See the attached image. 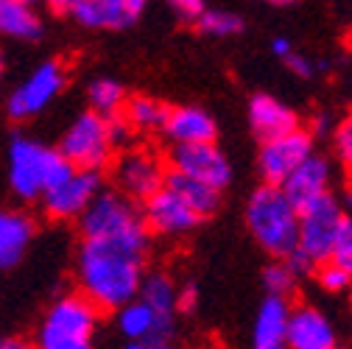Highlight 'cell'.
Returning a JSON list of instances; mask_svg holds the SVG:
<instances>
[{
    "label": "cell",
    "instance_id": "obj_1",
    "mask_svg": "<svg viewBox=\"0 0 352 349\" xmlns=\"http://www.w3.org/2000/svg\"><path fill=\"white\" fill-rule=\"evenodd\" d=\"M143 257L118 246L84 240L78 249V285L98 311H123L143 291Z\"/></svg>",
    "mask_w": 352,
    "mask_h": 349
},
{
    "label": "cell",
    "instance_id": "obj_2",
    "mask_svg": "<svg viewBox=\"0 0 352 349\" xmlns=\"http://www.w3.org/2000/svg\"><path fill=\"white\" fill-rule=\"evenodd\" d=\"M73 173L76 168L62 157L59 148H48L23 135H17L9 146V185L23 201L45 199Z\"/></svg>",
    "mask_w": 352,
    "mask_h": 349
},
{
    "label": "cell",
    "instance_id": "obj_3",
    "mask_svg": "<svg viewBox=\"0 0 352 349\" xmlns=\"http://www.w3.org/2000/svg\"><path fill=\"white\" fill-rule=\"evenodd\" d=\"M81 238L93 243H107L146 257L148 251V224L120 193H101L96 204L81 218Z\"/></svg>",
    "mask_w": 352,
    "mask_h": 349
},
{
    "label": "cell",
    "instance_id": "obj_4",
    "mask_svg": "<svg viewBox=\"0 0 352 349\" xmlns=\"http://www.w3.org/2000/svg\"><path fill=\"white\" fill-rule=\"evenodd\" d=\"M246 224L254 240L274 257L285 260L299 249V207L283 188H257L246 207Z\"/></svg>",
    "mask_w": 352,
    "mask_h": 349
},
{
    "label": "cell",
    "instance_id": "obj_5",
    "mask_svg": "<svg viewBox=\"0 0 352 349\" xmlns=\"http://www.w3.org/2000/svg\"><path fill=\"white\" fill-rule=\"evenodd\" d=\"M98 308L81 296H62L36 330V349H93Z\"/></svg>",
    "mask_w": 352,
    "mask_h": 349
},
{
    "label": "cell",
    "instance_id": "obj_6",
    "mask_svg": "<svg viewBox=\"0 0 352 349\" xmlns=\"http://www.w3.org/2000/svg\"><path fill=\"white\" fill-rule=\"evenodd\" d=\"M59 151L76 170L98 173L101 168H107L112 159V151H115L109 117H101L96 112L78 115L65 132Z\"/></svg>",
    "mask_w": 352,
    "mask_h": 349
},
{
    "label": "cell",
    "instance_id": "obj_7",
    "mask_svg": "<svg viewBox=\"0 0 352 349\" xmlns=\"http://www.w3.org/2000/svg\"><path fill=\"white\" fill-rule=\"evenodd\" d=\"M344 221H346V215L341 212L333 196H324L314 204L302 207L299 210V249L311 260H316V266L330 263Z\"/></svg>",
    "mask_w": 352,
    "mask_h": 349
},
{
    "label": "cell",
    "instance_id": "obj_8",
    "mask_svg": "<svg viewBox=\"0 0 352 349\" xmlns=\"http://www.w3.org/2000/svg\"><path fill=\"white\" fill-rule=\"evenodd\" d=\"M115 182L123 190V196L138 199V201H148L160 190H165L168 170H165L162 159L148 148L126 151L115 165Z\"/></svg>",
    "mask_w": 352,
    "mask_h": 349
},
{
    "label": "cell",
    "instance_id": "obj_9",
    "mask_svg": "<svg viewBox=\"0 0 352 349\" xmlns=\"http://www.w3.org/2000/svg\"><path fill=\"white\" fill-rule=\"evenodd\" d=\"M314 157V137L311 132H294L283 140H274V143H266L260 151V173L266 185H274V188H283L294 173Z\"/></svg>",
    "mask_w": 352,
    "mask_h": 349
},
{
    "label": "cell",
    "instance_id": "obj_10",
    "mask_svg": "<svg viewBox=\"0 0 352 349\" xmlns=\"http://www.w3.org/2000/svg\"><path fill=\"white\" fill-rule=\"evenodd\" d=\"M65 67L59 62H45L39 65L17 90L9 95V115L14 120H25L34 117L45 109L65 87Z\"/></svg>",
    "mask_w": 352,
    "mask_h": 349
},
{
    "label": "cell",
    "instance_id": "obj_11",
    "mask_svg": "<svg viewBox=\"0 0 352 349\" xmlns=\"http://www.w3.org/2000/svg\"><path fill=\"white\" fill-rule=\"evenodd\" d=\"M170 170L185 173V177L204 182L215 190H221L232 179V168L227 157L218 151L215 143H199V146H173L170 151Z\"/></svg>",
    "mask_w": 352,
    "mask_h": 349
},
{
    "label": "cell",
    "instance_id": "obj_12",
    "mask_svg": "<svg viewBox=\"0 0 352 349\" xmlns=\"http://www.w3.org/2000/svg\"><path fill=\"white\" fill-rule=\"evenodd\" d=\"M101 193V173L76 170L65 185H59L42 199V207L56 221H67V218H81Z\"/></svg>",
    "mask_w": 352,
    "mask_h": 349
},
{
    "label": "cell",
    "instance_id": "obj_13",
    "mask_svg": "<svg viewBox=\"0 0 352 349\" xmlns=\"http://www.w3.org/2000/svg\"><path fill=\"white\" fill-rule=\"evenodd\" d=\"M143 12V0H73L70 17L87 28H129Z\"/></svg>",
    "mask_w": 352,
    "mask_h": 349
},
{
    "label": "cell",
    "instance_id": "obj_14",
    "mask_svg": "<svg viewBox=\"0 0 352 349\" xmlns=\"http://www.w3.org/2000/svg\"><path fill=\"white\" fill-rule=\"evenodd\" d=\"M249 123H252L254 137L263 146L299 132L296 112L291 106H285L283 101H277L272 95H263V93L249 101Z\"/></svg>",
    "mask_w": 352,
    "mask_h": 349
},
{
    "label": "cell",
    "instance_id": "obj_15",
    "mask_svg": "<svg viewBox=\"0 0 352 349\" xmlns=\"http://www.w3.org/2000/svg\"><path fill=\"white\" fill-rule=\"evenodd\" d=\"M143 218H146L148 229H154L160 235H182V232H190L201 221V218L168 188L146 201Z\"/></svg>",
    "mask_w": 352,
    "mask_h": 349
},
{
    "label": "cell",
    "instance_id": "obj_16",
    "mask_svg": "<svg viewBox=\"0 0 352 349\" xmlns=\"http://www.w3.org/2000/svg\"><path fill=\"white\" fill-rule=\"evenodd\" d=\"M288 349H338L336 327L316 308H296L288 324Z\"/></svg>",
    "mask_w": 352,
    "mask_h": 349
},
{
    "label": "cell",
    "instance_id": "obj_17",
    "mask_svg": "<svg viewBox=\"0 0 352 349\" xmlns=\"http://www.w3.org/2000/svg\"><path fill=\"white\" fill-rule=\"evenodd\" d=\"M291 308L280 296H269L260 304L254 333H252V349H288V324H291Z\"/></svg>",
    "mask_w": 352,
    "mask_h": 349
},
{
    "label": "cell",
    "instance_id": "obj_18",
    "mask_svg": "<svg viewBox=\"0 0 352 349\" xmlns=\"http://www.w3.org/2000/svg\"><path fill=\"white\" fill-rule=\"evenodd\" d=\"M162 132L173 146L215 143V120L199 106H173Z\"/></svg>",
    "mask_w": 352,
    "mask_h": 349
},
{
    "label": "cell",
    "instance_id": "obj_19",
    "mask_svg": "<svg viewBox=\"0 0 352 349\" xmlns=\"http://www.w3.org/2000/svg\"><path fill=\"white\" fill-rule=\"evenodd\" d=\"M283 190H285V196L302 210V207H307V204H314V201H319V199H324V196H330L327 190H330V165H327V159L324 157H311L307 159L294 177L283 185Z\"/></svg>",
    "mask_w": 352,
    "mask_h": 349
},
{
    "label": "cell",
    "instance_id": "obj_20",
    "mask_svg": "<svg viewBox=\"0 0 352 349\" xmlns=\"http://www.w3.org/2000/svg\"><path fill=\"white\" fill-rule=\"evenodd\" d=\"M34 240V221L31 215L20 212V210H6L0 215V266L3 269H14L25 249Z\"/></svg>",
    "mask_w": 352,
    "mask_h": 349
},
{
    "label": "cell",
    "instance_id": "obj_21",
    "mask_svg": "<svg viewBox=\"0 0 352 349\" xmlns=\"http://www.w3.org/2000/svg\"><path fill=\"white\" fill-rule=\"evenodd\" d=\"M118 327L129 341H143L151 349H165V344H168V335L162 333L157 313L143 299H135L118 313Z\"/></svg>",
    "mask_w": 352,
    "mask_h": 349
},
{
    "label": "cell",
    "instance_id": "obj_22",
    "mask_svg": "<svg viewBox=\"0 0 352 349\" xmlns=\"http://www.w3.org/2000/svg\"><path fill=\"white\" fill-rule=\"evenodd\" d=\"M140 299H143L148 308L157 313L162 333L170 338V330H173V313L179 311V291L173 288V282H170L165 274H151V277H146V282H143Z\"/></svg>",
    "mask_w": 352,
    "mask_h": 349
},
{
    "label": "cell",
    "instance_id": "obj_23",
    "mask_svg": "<svg viewBox=\"0 0 352 349\" xmlns=\"http://www.w3.org/2000/svg\"><path fill=\"white\" fill-rule=\"evenodd\" d=\"M165 188L170 190V193H176L179 196L201 221L204 218H210L215 210H218V201H221V190H215V188H210V185H204V182H196V179H190V177H185V173H176V170H168V182H165Z\"/></svg>",
    "mask_w": 352,
    "mask_h": 349
},
{
    "label": "cell",
    "instance_id": "obj_24",
    "mask_svg": "<svg viewBox=\"0 0 352 349\" xmlns=\"http://www.w3.org/2000/svg\"><path fill=\"white\" fill-rule=\"evenodd\" d=\"M0 28L17 39H39L42 36V20L34 12L31 3L23 0H3L0 3Z\"/></svg>",
    "mask_w": 352,
    "mask_h": 349
},
{
    "label": "cell",
    "instance_id": "obj_25",
    "mask_svg": "<svg viewBox=\"0 0 352 349\" xmlns=\"http://www.w3.org/2000/svg\"><path fill=\"white\" fill-rule=\"evenodd\" d=\"M123 117L129 120V126L135 132H157V128H165L170 117V106L151 95H135V98H129Z\"/></svg>",
    "mask_w": 352,
    "mask_h": 349
},
{
    "label": "cell",
    "instance_id": "obj_26",
    "mask_svg": "<svg viewBox=\"0 0 352 349\" xmlns=\"http://www.w3.org/2000/svg\"><path fill=\"white\" fill-rule=\"evenodd\" d=\"M90 106L96 115L101 117H115L126 101V90H123V84L115 81V78H98L90 84Z\"/></svg>",
    "mask_w": 352,
    "mask_h": 349
},
{
    "label": "cell",
    "instance_id": "obj_27",
    "mask_svg": "<svg viewBox=\"0 0 352 349\" xmlns=\"http://www.w3.org/2000/svg\"><path fill=\"white\" fill-rule=\"evenodd\" d=\"M199 28L204 34H212V36H230V34L243 31V20L232 12H224V9H207L204 17L199 20Z\"/></svg>",
    "mask_w": 352,
    "mask_h": 349
},
{
    "label": "cell",
    "instance_id": "obj_28",
    "mask_svg": "<svg viewBox=\"0 0 352 349\" xmlns=\"http://www.w3.org/2000/svg\"><path fill=\"white\" fill-rule=\"evenodd\" d=\"M294 282H296V277L288 271L285 263H274V266H269L266 271H263V285L269 288V296L285 299L294 291Z\"/></svg>",
    "mask_w": 352,
    "mask_h": 349
},
{
    "label": "cell",
    "instance_id": "obj_29",
    "mask_svg": "<svg viewBox=\"0 0 352 349\" xmlns=\"http://www.w3.org/2000/svg\"><path fill=\"white\" fill-rule=\"evenodd\" d=\"M333 143H336V154L338 159L352 170V112L336 123L333 128Z\"/></svg>",
    "mask_w": 352,
    "mask_h": 349
},
{
    "label": "cell",
    "instance_id": "obj_30",
    "mask_svg": "<svg viewBox=\"0 0 352 349\" xmlns=\"http://www.w3.org/2000/svg\"><path fill=\"white\" fill-rule=\"evenodd\" d=\"M330 263H336L346 274H352V218H346L344 227H341V235H338V243L333 249V260H330Z\"/></svg>",
    "mask_w": 352,
    "mask_h": 349
},
{
    "label": "cell",
    "instance_id": "obj_31",
    "mask_svg": "<svg viewBox=\"0 0 352 349\" xmlns=\"http://www.w3.org/2000/svg\"><path fill=\"white\" fill-rule=\"evenodd\" d=\"M319 285L324 288V291H333V293H338V291H344L349 282H352V274H346L341 266H336V263H324V266H319Z\"/></svg>",
    "mask_w": 352,
    "mask_h": 349
},
{
    "label": "cell",
    "instance_id": "obj_32",
    "mask_svg": "<svg viewBox=\"0 0 352 349\" xmlns=\"http://www.w3.org/2000/svg\"><path fill=\"white\" fill-rule=\"evenodd\" d=\"M285 266L294 277H305V274H314L316 271V260H311L302 249H296L291 257H285Z\"/></svg>",
    "mask_w": 352,
    "mask_h": 349
},
{
    "label": "cell",
    "instance_id": "obj_33",
    "mask_svg": "<svg viewBox=\"0 0 352 349\" xmlns=\"http://www.w3.org/2000/svg\"><path fill=\"white\" fill-rule=\"evenodd\" d=\"M173 12L179 14L182 20H188V23H199L201 17H204V3L201 0H176L173 3Z\"/></svg>",
    "mask_w": 352,
    "mask_h": 349
},
{
    "label": "cell",
    "instance_id": "obj_34",
    "mask_svg": "<svg viewBox=\"0 0 352 349\" xmlns=\"http://www.w3.org/2000/svg\"><path fill=\"white\" fill-rule=\"evenodd\" d=\"M109 128H112V140H115V146H123V143L129 140L131 126H129V120H126L123 115H115V117H109Z\"/></svg>",
    "mask_w": 352,
    "mask_h": 349
},
{
    "label": "cell",
    "instance_id": "obj_35",
    "mask_svg": "<svg viewBox=\"0 0 352 349\" xmlns=\"http://www.w3.org/2000/svg\"><path fill=\"white\" fill-rule=\"evenodd\" d=\"M285 65H288L296 76H302V78H307V76L316 73V65H314V62H307L305 56H296V54H291V56L285 59Z\"/></svg>",
    "mask_w": 352,
    "mask_h": 349
},
{
    "label": "cell",
    "instance_id": "obj_36",
    "mask_svg": "<svg viewBox=\"0 0 352 349\" xmlns=\"http://www.w3.org/2000/svg\"><path fill=\"white\" fill-rule=\"evenodd\" d=\"M196 302H199V291H196V285H185L182 293H179V311L190 313V311L196 308Z\"/></svg>",
    "mask_w": 352,
    "mask_h": 349
},
{
    "label": "cell",
    "instance_id": "obj_37",
    "mask_svg": "<svg viewBox=\"0 0 352 349\" xmlns=\"http://www.w3.org/2000/svg\"><path fill=\"white\" fill-rule=\"evenodd\" d=\"M272 51H274L277 56H285V59H288V56H291V42H288L285 36H277V39L272 42Z\"/></svg>",
    "mask_w": 352,
    "mask_h": 349
},
{
    "label": "cell",
    "instance_id": "obj_38",
    "mask_svg": "<svg viewBox=\"0 0 352 349\" xmlns=\"http://www.w3.org/2000/svg\"><path fill=\"white\" fill-rule=\"evenodd\" d=\"M327 128H330V115H316V120H314V132L316 135H327Z\"/></svg>",
    "mask_w": 352,
    "mask_h": 349
},
{
    "label": "cell",
    "instance_id": "obj_39",
    "mask_svg": "<svg viewBox=\"0 0 352 349\" xmlns=\"http://www.w3.org/2000/svg\"><path fill=\"white\" fill-rule=\"evenodd\" d=\"M0 349H36V346H31V344H25L20 338H9V341H3V346H0Z\"/></svg>",
    "mask_w": 352,
    "mask_h": 349
},
{
    "label": "cell",
    "instance_id": "obj_40",
    "mask_svg": "<svg viewBox=\"0 0 352 349\" xmlns=\"http://www.w3.org/2000/svg\"><path fill=\"white\" fill-rule=\"evenodd\" d=\"M126 349H151L148 344H143V341H129L126 344Z\"/></svg>",
    "mask_w": 352,
    "mask_h": 349
},
{
    "label": "cell",
    "instance_id": "obj_41",
    "mask_svg": "<svg viewBox=\"0 0 352 349\" xmlns=\"http://www.w3.org/2000/svg\"><path fill=\"white\" fill-rule=\"evenodd\" d=\"M346 207H349V210H352V190H349V193H346Z\"/></svg>",
    "mask_w": 352,
    "mask_h": 349
},
{
    "label": "cell",
    "instance_id": "obj_42",
    "mask_svg": "<svg viewBox=\"0 0 352 349\" xmlns=\"http://www.w3.org/2000/svg\"><path fill=\"white\" fill-rule=\"evenodd\" d=\"M349 45H352V34H349Z\"/></svg>",
    "mask_w": 352,
    "mask_h": 349
}]
</instances>
